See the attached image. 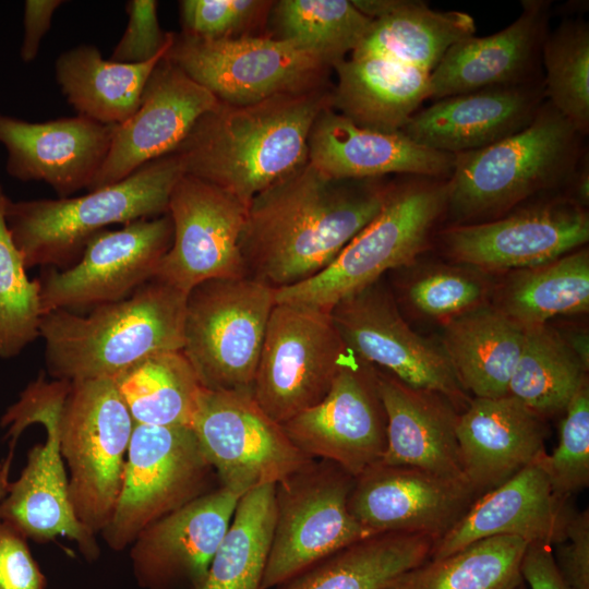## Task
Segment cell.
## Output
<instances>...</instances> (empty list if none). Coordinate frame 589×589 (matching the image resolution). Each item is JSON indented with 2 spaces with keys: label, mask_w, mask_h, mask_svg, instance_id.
<instances>
[{
  "label": "cell",
  "mask_w": 589,
  "mask_h": 589,
  "mask_svg": "<svg viewBox=\"0 0 589 589\" xmlns=\"http://www.w3.org/2000/svg\"><path fill=\"white\" fill-rule=\"evenodd\" d=\"M540 456L497 488L478 496L434 543L429 560L497 536L516 537L528 544L553 546L563 542L574 506L554 493Z\"/></svg>",
  "instance_id": "cb8c5ba5"
},
{
  "label": "cell",
  "mask_w": 589,
  "mask_h": 589,
  "mask_svg": "<svg viewBox=\"0 0 589 589\" xmlns=\"http://www.w3.org/2000/svg\"><path fill=\"white\" fill-rule=\"evenodd\" d=\"M515 589H528V587H527L526 584L522 581V582L519 584Z\"/></svg>",
  "instance_id": "db71d44e"
},
{
  "label": "cell",
  "mask_w": 589,
  "mask_h": 589,
  "mask_svg": "<svg viewBox=\"0 0 589 589\" xmlns=\"http://www.w3.org/2000/svg\"><path fill=\"white\" fill-rule=\"evenodd\" d=\"M167 51L145 63H121L106 60L96 46L80 45L57 58L56 81L79 116L119 125L137 109L152 71Z\"/></svg>",
  "instance_id": "836d02e7"
},
{
  "label": "cell",
  "mask_w": 589,
  "mask_h": 589,
  "mask_svg": "<svg viewBox=\"0 0 589 589\" xmlns=\"http://www.w3.org/2000/svg\"><path fill=\"white\" fill-rule=\"evenodd\" d=\"M70 385L63 380L47 381L40 374L2 414L0 425L7 429L11 449L33 423L44 425L47 438L32 448L20 478L10 483L0 504V520L35 541L67 537L93 560L98 550L93 533L72 508L60 450V420Z\"/></svg>",
  "instance_id": "52a82bcc"
},
{
  "label": "cell",
  "mask_w": 589,
  "mask_h": 589,
  "mask_svg": "<svg viewBox=\"0 0 589 589\" xmlns=\"http://www.w3.org/2000/svg\"><path fill=\"white\" fill-rule=\"evenodd\" d=\"M243 494L219 486L146 527L131 557L144 589H201Z\"/></svg>",
  "instance_id": "44dd1931"
},
{
  "label": "cell",
  "mask_w": 589,
  "mask_h": 589,
  "mask_svg": "<svg viewBox=\"0 0 589 589\" xmlns=\"http://www.w3.org/2000/svg\"><path fill=\"white\" fill-rule=\"evenodd\" d=\"M524 340L525 328L483 304L445 323L441 346L471 397L497 398L508 395Z\"/></svg>",
  "instance_id": "1f68e13d"
},
{
  "label": "cell",
  "mask_w": 589,
  "mask_h": 589,
  "mask_svg": "<svg viewBox=\"0 0 589 589\" xmlns=\"http://www.w3.org/2000/svg\"><path fill=\"white\" fill-rule=\"evenodd\" d=\"M387 417L386 448L378 461L408 466L466 482L456 424L459 411L443 395L412 387L377 369Z\"/></svg>",
  "instance_id": "83f0119b"
},
{
  "label": "cell",
  "mask_w": 589,
  "mask_h": 589,
  "mask_svg": "<svg viewBox=\"0 0 589 589\" xmlns=\"http://www.w3.org/2000/svg\"><path fill=\"white\" fill-rule=\"evenodd\" d=\"M46 579L23 537L0 520V589H45Z\"/></svg>",
  "instance_id": "7dc6e473"
},
{
  "label": "cell",
  "mask_w": 589,
  "mask_h": 589,
  "mask_svg": "<svg viewBox=\"0 0 589 589\" xmlns=\"http://www.w3.org/2000/svg\"><path fill=\"white\" fill-rule=\"evenodd\" d=\"M521 576L528 589H572L556 566L553 546L546 543L527 545Z\"/></svg>",
  "instance_id": "681fc988"
},
{
  "label": "cell",
  "mask_w": 589,
  "mask_h": 589,
  "mask_svg": "<svg viewBox=\"0 0 589 589\" xmlns=\"http://www.w3.org/2000/svg\"><path fill=\"white\" fill-rule=\"evenodd\" d=\"M446 200V182L390 187L380 213L335 261L303 283L275 290L276 302L330 311L340 300L381 280L384 273L412 265L428 245Z\"/></svg>",
  "instance_id": "8992f818"
},
{
  "label": "cell",
  "mask_w": 589,
  "mask_h": 589,
  "mask_svg": "<svg viewBox=\"0 0 589 589\" xmlns=\"http://www.w3.org/2000/svg\"><path fill=\"white\" fill-rule=\"evenodd\" d=\"M429 534H370L321 560L274 589H387L430 558Z\"/></svg>",
  "instance_id": "d6a6232c"
},
{
  "label": "cell",
  "mask_w": 589,
  "mask_h": 589,
  "mask_svg": "<svg viewBox=\"0 0 589 589\" xmlns=\"http://www.w3.org/2000/svg\"><path fill=\"white\" fill-rule=\"evenodd\" d=\"M389 189L308 161L250 202L239 240L247 277L275 290L314 277L376 217Z\"/></svg>",
  "instance_id": "6da1fadb"
},
{
  "label": "cell",
  "mask_w": 589,
  "mask_h": 589,
  "mask_svg": "<svg viewBox=\"0 0 589 589\" xmlns=\"http://www.w3.org/2000/svg\"><path fill=\"white\" fill-rule=\"evenodd\" d=\"M589 239V217L574 200H554L512 215L445 229L441 240L456 263L481 271L521 269L561 257Z\"/></svg>",
  "instance_id": "d6986e66"
},
{
  "label": "cell",
  "mask_w": 589,
  "mask_h": 589,
  "mask_svg": "<svg viewBox=\"0 0 589 589\" xmlns=\"http://www.w3.org/2000/svg\"><path fill=\"white\" fill-rule=\"evenodd\" d=\"M275 525V484L245 492L201 589H262Z\"/></svg>",
  "instance_id": "74e56055"
},
{
  "label": "cell",
  "mask_w": 589,
  "mask_h": 589,
  "mask_svg": "<svg viewBox=\"0 0 589 589\" xmlns=\"http://www.w3.org/2000/svg\"><path fill=\"white\" fill-rule=\"evenodd\" d=\"M353 483L338 465L313 459L275 484V525L262 589H274L373 534L349 510Z\"/></svg>",
  "instance_id": "8fae6325"
},
{
  "label": "cell",
  "mask_w": 589,
  "mask_h": 589,
  "mask_svg": "<svg viewBox=\"0 0 589 589\" xmlns=\"http://www.w3.org/2000/svg\"><path fill=\"white\" fill-rule=\"evenodd\" d=\"M133 426L113 378L71 382L60 420V450L70 470L72 508L92 533L104 530L115 512Z\"/></svg>",
  "instance_id": "9c48e42d"
},
{
  "label": "cell",
  "mask_w": 589,
  "mask_h": 589,
  "mask_svg": "<svg viewBox=\"0 0 589 589\" xmlns=\"http://www.w3.org/2000/svg\"><path fill=\"white\" fill-rule=\"evenodd\" d=\"M259 0H182V33L201 38L235 37L236 33L261 22L273 7Z\"/></svg>",
  "instance_id": "f6af8a7d"
},
{
  "label": "cell",
  "mask_w": 589,
  "mask_h": 589,
  "mask_svg": "<svg viewBox=\"0 0 589 589\" xmlns=\"http://www.w3.org/2000/svg\"><path fill=\"white\" fill-rule=\"evenodd\" d=\"M183 175L180 158L171 153L81 196L11 200L7 223L26 269L68 268L106 227L167 214L170 193Z\"/></svg>",
  "instance_id": "277c9868"
},
{
  "label": "cell",
  "mask_w": 589,
  "mask_h": 589,
  "mask_svg": "<svg viewBox=\"0 0 589 589\" xmlns=\"http://www.w3.org/2000/svg\"><path fill=\"white\" fill-rule=\"evenodd\" d=\"M187 293L154 277L120 301L88 314L41 315L39 337L55 380L115 378L157 352L182 350Z\"/></svg>",
  "instance_id": "3957f363"
},
{
  "label": "cell",
  "mask_w": 589,
  "mask_h": 589,
  "mask_svg": "<svg viewBox=\"0 0 589 589\" xmlns=\"http://www.w3.org/2000/svg\"><path fill=\"white\" fill-rule=\"evenodd\" d=\"M274 3L278 38L316 53L330 68L358 47L372 22L348 0H281Z\"/></svg>",
  "instance_id": "ab89813d"
},
{
  "label": "cell",
  "mask_w": 589,
  "mask_h": 589,
  "mask_svg": "<svg viewBox=\"0 0 589 589\" xmlns=\"http://www.w3.org/2000/svg\"><path fill=\"white\" fill-rule=\"evenodd\" d=\"M166 58L235 106L324 86L330 69L316 53L268 35L212 39L175 33Z\"/></svg>",
  "instance_id": "30bf717a"
},
{
  "label": "cell",
  "mask_w": 589,
  "mask_h": 589,
  "mask_svg": "<svg viewBox=\"0 0 589 589\" xmlns=\"http://www.w3.org/2000/svg\"><path fill=\"white\" fill-rule=\"evenodd\" d=\"M247 211L232 194L184 173L169 196L172 242L155 277L187 294L206 280L247 277L239 249Z\"/></svg>",
  "instance_id": "ac0fdd59"
},
{
  "label": "cell",
  "mask_w": 589,
  "mask_h": 589,
  "mask_svg": "<svg viewBox=\"0 0 589 589\" xmlns=\"http://www.w3.org/2000/svg\"><path fill=\"white\" fill-rule=\"evenodd\" d=\"M347 352L329 311L276 302L252 395L273 420L283 424L325 397Z\"/></svg>",
  "instance_id": "7c38bea8"
},
{
  "label": "cell",
  "mask_w": 589,
  "mask_h": 589,
  "mask_svg": "<svg viewBox=\"0 0 589 589\" xmlns=\"http://www.w3.org/2000/svg\"><path fill=\"white\" fill-rule=\"evenodd\" d=\"M332 92L324 85L244 106L219 100L173 153L185 175L248 207L259 193L309 161V134L318 113L332 106Z\"/></svg>",
  "instance_id": "7a4b0ae2"
},
{
  "label": "cell",
  "mask_w": 589,
  "mask_h": 589,
  "mask_svg": "<svg viewBox=\"0 0 589 589\" xmlns=\"http://www.w3.org/2000/svg\"><path fill=\"white\" fill-rule=\"evenodd\" d=\"M212 467L190 426L134 423L122 488L105 537L115 550L206 493Z\"/></svg>",
  "instance_id": "4fadbf2b"
},
{
  "label": "cell",
  "mask_w": 589,
  "mask_h": 589,
  "mask_svg": "<svg viewBox=\"0 0 589 589\" xmlns=\"http://www.w3.org/2000/svg\"><path fill=\"white\" fill-rule=\"evenodd\" d=\"M456 435L465 479L480 496L545 452L548 428L510 395L472 397L458 414Z\"/></svg>",
  "instance_id": "4316f807"
},
{
  "label": "cell",
  "mask_w": 589,
  "mask_h": 589,
  "mask_svg": "<svg viewBox=\"0 0 589 589\" xmlns=\"http://www.w3.org/2000/svg\"><path fill=\"white\" fill-rule=\"evenodd\" d=\"M575 202L580 206L585 207V204L588 203L589 195V170L588 163L584 165L579 172L576 175L575 179Z\"/></svg>",
  "instance_id": "816d5d0a"
},
{
  "label": "cell",
  "mask_w": 589,
  "mask_h": 589,
  "mask_svg": "<svg viewBox=\"0 0 589 589\" xmlns=\"http://www.w3.org/2000/svg\"><path fill=\"white\" fill-rule=\"evenodd\" d=\"M553 550L556 566L572 589H589V510L574 509L566 526V539Z\"/></svg>",
  "instance_id": "c3c4849f"
},
{
  "label": "cell",
  "mask_w": 589,
  "mask_h": 589,
  "mask_svg": "<svg viewBox=\"0 0 589 589\" xmlns=\"http://www.w3.org/2000/svg\"><path fill=\"white\" fill-rule=\"evenodd\" d=\"M192 430L220 485L241 494L277 484L313 460L259 406L252 392L203 388Z\"/></svg>",
  "instance_id": "5bb4252c"
},
{
  "label": "cell",
  "mask_w": 589,
  "mask_h": 589,
  "mask_svg": "<svg viewBox=\"0 0 589 589\" xmlns=\"http://www.w3.org/2000/svg\"><path fill=\"white\" fill-rule=\"evenodd\" d=\"M372 19L351 56H373L404 63L426 73L437 67L448 49L474 35L471 15L435 11L422 1H352Z\"/></svg>",
  "instance_id": "f546056e"
},
{
  "label": "cell",
  "mask_w": 589,
  "mask_h": 589,
  "mask_svg": "<svg viewBox=\"0 0 589 589\" xmlns=\"http://www.w3.org/2000/svg\"><path fill=\"white\" fill-rule=\"evenodd\" d=\"M477 497L466 482L414 467L377 462L354 478L348 506L371 533L408 531L437 541Z\"/></svg>",
  "instance_id": "7402d4cb"
},
{
  "label": "cell",
  "mask_w": 589,
  "mask_h": 589,
  "mask_svg": "<svg viewBox=\"0 0 589 589\" xmlns=\"http://www.w3.org/2000/svg\"><path fill=\"white\" fill-rule=\"evenodd\" d=\"M542 91L500 85L435 100L401 130L416 143L453 155L490 146L526 127L542 107Z\"/></svg>",
  "instance_id": "484cf974"
},
{
  "label": "cell",
  "mask_w": 589,
  "mask_h": 589,
  "mask_svg": "<svg viewBox=\"0 0 589 589\" xmlns=\"http://www.w3.org/2000/svg\"><path fill=\"white\" fill-rule=\"evenodd\" d=\"M528 543L510 536L478 540L447 556L428 560L387 589H515Z\"/></svg>",
  "instance_id": "f35d334b"
},
{
  "label": "cell",
  "mask_w": 589,
  "mask_h": 589,
  "mask_svg": "<svg viewBox=\"0 0 589 589\" xmlns=\"http://www.w3.org/2000/svg\"><path fill=\"white\" fill-rule=\"evenodd\" d=\"M489 290V283L479 274L445 266L413 277L405 285L404 296L416 311L445 324L485 304Z\"/></svg>",
  "instance_id": "7bdbcfd3"
},
{
  "label": "cell",
  "mask_w": 589,
  "mask_h": 589,
  "mask_svg": "<svg viewBox=\"0 0 589 589\" xmlns=\"http://www.w3.org/2000/svg\"><path fill=\"white\" fill-rule=\"evenodd\" d=\"M337 85L332 108L354 124L383 131H401L429 98L430 73L373 56H351L336 64Z\"/></svg>",
  "instance_id": "4dcf8cb0"
},
{
  "label": "cell",
  "mask_w": 589,
  "mask_h": 589,
  "mask_svg": "<svg viewBox=\"0 0 589 589\" xmlns=\"http://www.w3.org/2000/svg\"><path fill=\"white\" fill-rule=\"evenodd\" d=\"M113 381L134 423L192 428L203 387L181 350L148 356Z\"/></svg>",
  "instance_id": "8d00e7d4"
},
{
  "label": "cell",
  "mask_w": 589,
  "mask_h": 589,
  "mask_svg": "<svg viewBox=\"0 0 589 589\" xmlns=\"http://www.w3.org/2000/svg\"><path fill=\"white\" fill-rule=\"evenodd\" d=\"M540 461L554 493L569 497L589 485V384L579 388L568 404L561 423L560 440L552 454Z\"/></svg>",
  "instance_id": "ee69618b"
},
{
  "label": "cell",
  "mask_w": 589,
  "mask_h": 589,
  "mask_svg": "<svg viewBox=\"0 0 589 589\" xmlns=\"http://www.w3.org/2000/svg\"><path fill=\"white\" fill-rule=\"evenodd\" d=\"M352 353L401 382L438 393L461 412L472 397L460 386L442 348L414 332L381 280L340 300L329 311Z\"/></svg>",
  "instance_id": "2e32d148"
},
{
  "label": "cell",
  "mask_w": 589,
  "mask_h": 589,
  "mask_svg": "<svg viewBox=\"0 0 589 589\" xmlns=\"http://www.w3.org/2000/svg\"><path fill=\"white\" fill-rule=\"evenodd\" d=\"M281 425L303 454L357 478L386 448L387 417L376 368L348 350L325 397Z\"/></svg>",
  "instance_id": "e0dca14e"
},
{
  "label": "cell",
  "mask_w": 589,
  "mask_h": 589,
  "mask_svg": "<svg viewBox=\"0 0 589 589\" xmlns=\"http://www.w3.org/2000/svg\"><path fill=\"white\" fill-rule=\"evenodd\" d=\"M172 233L168 213L96 233L72 266L44 268L35 278L41 315L55 310L77 312L128 298L155 277Z\"/></svg>",
  "instance_id": "9a60e30c"
},
{
  "label": "cell",
  "mask_w": 589,
  "mask_h": 589,
  "mask_svg": "<svg viewBox=\"0 0 589 589\" xmlns=\"http://www.w3.org/2000/svg\"><path fill=\"white\" fill-rule=\"evenodd\" d=\"M0 185V359H12L37 337L41 311L38 286L27 276L7 223L10 203Z\"/></svg>",
  "instance_id": "b9f144b4"
},
{
  "label": "cell",
  "mask_w": 589,
  "mask_h": 589,
  "mask_svg": "<svg viewBox=\"0 0 589 589\" xmlns=\"http://www.w3.org/2000/svg\"><path fill=\"white\" fill-rule=\"evenodd\" d=\"M495 309L522 328L556 315L589 310V252L580 248L553 261L516 269L494 293Z\"/></svg>",
  "instance_id": "e575fe53"
},
{
  "label": "cell",
  "mask_w": 589,
  "mask_h": 589,
  "mask_svg": "<svg viewBox=\"0 0 589 589\" xmlns=\"http://www.w3.org/2000/svg\"><path fill=\"white\" fill-rule=\"evenodd\" d=\"M546 7L525 1L520 15L504 29L452 46L430 74L429 98L524 83L544 39Z\"/></svg>",
  "instance_id": "f1b7e54d"
},
{
  "label": "cell",
  "mask_w": 589,
  "mask_h": 589,
  "mask_svg": "<svg viewBox=\"0 0 589 589\" xmlns=\"http://www.w3.org/2000/svg\"><path fill=\"white\" fill-rule=\"evenodd\" d=\"M157 5L155 0H131L127 3L128 25L110 60L145 63L169 49L175 33L161 31Z\"/></svg>",
  "instance_id": "bcb514c9"
},
{
  "label": "cell",
  "mask_w": 589,
  "mask_h": 589,
  "mask_svg": "<svg viewBox=\"0 0 589 589\" xmlns=\"http://www.w3.org/2000/svg\"><path fill=\"white\" fill-rule=\"evenodd\" d=\"M309 161L335 179H380L389 173L450 177L455 155L424 147L401 131L383 132L354 124L332 106L311 128Z\"/></svg>",
  "instance_id": "d4e9b609"
},
{
  "label": "cell",
  "mask_w": 589,
  "mask_h": 589,
  "mask_svg": "<svg viewBox=\"0 0 589 589\" xmlns=\"http://www.w3.org/2000/svg\"><path fill=\"white\" fill-rule=\"evenodd\" d=\"M63 0H26L24 3V35L20 57L32 62L39 51L43 37L49 31L55 11Z\"/></svg>",
  "instance_id": "f907efd6"
},
{
  "label": "cell",
  "mask_w": 589,
  "mask_h": 589,
  "mask_svg": "<svg viewBox=\"0 0 589 589\" xmlns=\"http://www.w3.org/2000/svg\"><path fill=\"white\" fill-rule=\"evenodd\" d=\"M12 454H9L8 458L0 462V504L5 497L10 482H9V469L11 465Z\"/></svg>",
  "instance_id": "f5cc1de1"
},
{
  "label": "cell",
  "mask_w": 589,
  "mask_h": 589,
  "mask_svg": "<svg viewBox=\"0 0 589 589\" xmlns=\"http://www.w3.org/2000/svg\"><path fill=\"white\" fill-rule=\"evenodd\" d=\"M219 99L165 57L152 71L135 112L116 127L107 157L87 191L117 183L173 153Z\"/></svg>",
  "instance_id": "ffe728a7"
},
{
  "label": "cell",
  "mask_w": 589,
  "mask_h": 589,
  "mask_svg": "<svg viewBox=\"0 0 589 589\" xmlns=\"http://www.w3.org/2000/svg\"><path fill=\"white\" fill-rule=\"evenodd\" d=\"M578 134L548 101L521 131L455 155L446 208L458 220L480 219L552 188L574 171Z\"/></svg>",
  "instance_id": "5b68a950"
},
{
  "label": "cell",
  "mask_w": 589,
  "mask_h": 589,
  "mask_svg": "<svg viewBox=\"0 0 589 589\" xmlns=\"http://www.w3.org/2000/svg\"><path fill=\"white\" fill-rule=\"evenodd\" d=\"M117 125L82 116L28 122L0 112L5 169L20 181L49 184L58 197L88 189L109 152Z\"/></svg>",
  "instance_id": "603a6c76"
},
{
  "label": "cell",
  "mask_w": 589,
  "mask_h": 589,
  "mask_svg": "<svg viewBox=\"0 0 589 589\" xmlns=\"http://www.w3.org/2000/svg\"><path fill=\"white\" fill-rule=\"evenodd\" d=\"M544 93L579 134L589 129V28L566 21L544 37Z\"/></svg>",
  "instance_id": "60d3db41"
},
{
  "label": "cell",
  "mask_w": 589,
  "mask_h": 589,
  "mask_svg": "<svg viewBox=\"0 0 589 589\" xmlns=\"http://www.w3.org/2000/svg\"><path fill=\"white\" fill-rule=\"evenodd\" d=\"M587 371L588 362L548 323L525 328L524 346L508 395L546 420L565 412L588 381Z\"/></svg>",
  "instance_id": "d590c367"
},
{
  "label": "cell",
  "mask_w": 589,
  "mask_h": 589,
  "mask_svg": "<svg viewBox=\"0 0 589 589\" xmlns=\"http://www.w3.org/2000/svg\"><path fill=\"white\" fill-rule=\"evenodd\" d=\"M275 289L250 277L211 279L187 296L182 353L208 390L252 392Z\"/></svg>",
  "instance_id": "ba28073f"
}]
</instances>
